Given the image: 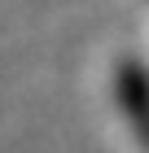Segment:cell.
I'll list each match as a JSON object with an SVG mask.
<instances>
[{
    "mask_svg": "<svg viewBox=\"0 0 149 153\" xmlns=\"http://www.w3.org/2000/svg\"><path fill=\"white\" fill-rule=\"evenodd\" d=\"M114 92H118V109H123L127 127L136 131V140L149 153V70L140 61H118Z\"/></svg>",
    "mask_w": 149,
    "mask_h": 153,
    "instance_id": "obj_1",
    "label": "cell"
}]
</instances>
